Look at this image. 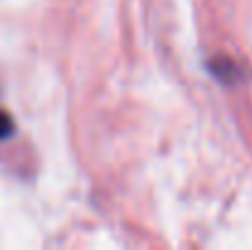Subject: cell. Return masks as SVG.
Returning <instances> with one entry per match:
<instances>
[{
    "label": "cell",
    "instance_id": "obj_1",
    "mask_svg": "<svg viewBox=\"0 0 252 250\" xmlns=\"http://www.w3.org/2000/svg\"><path fill=\"white\" fill-rule=\"evenodd\" d=\"M12 133V120L7 118V113L5 110H0V140L2 138H7Z\"/></svg>",
    "mask_w": 252,
    "mask_h": 250
}]
</instances>
